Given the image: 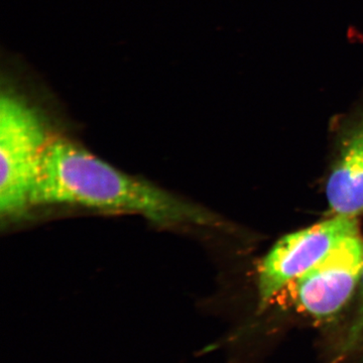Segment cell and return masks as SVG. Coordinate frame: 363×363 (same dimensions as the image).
<instances>
[{"instance_id":"6da1fadb","label":"cell","mask_w":363,"mask_h":363,"mask_svg":"<svg viewBox=\"0 0 363 363\" xmlns=\"http://www.w3.org/2000/svg\"><path fill=\"white\" fill-rule=\"evenodd\" d=\"M52 205L140 215L162 226L214 222L201 208L119 171L59 135L49 143L32 196V207Z\"/></svg>"},{"instance_id":"7a4b0ae2","label":"cell","mask_w":363,"mask_h":363,"mask_svg":"<svg viewBox=\"0 0 363 363\" xmlns=\"http://www.w3.org/2000/svg\"><path fill=\"white\" fill-rule=\"evenodd\" d=\"M48 88L18 60L2 64L0 101V212L13 218L32 196L55 133L43 108Z\"/></svg>"},{"instance_id":"3957f363","label":"cell","mask_w":363,"mask_h":363,"mask_svg":"<svg viewBox=\"0 0 363 363\" xmlns=\"http://www.w3.org/2000/svg\"><path fill=\"white\" fill-rule=\"evenodd\" d=\"M362 272L363 240L358 233L339 241L315 266L289 281L272 301L285 298L298 312L318 321H330L350 302Z\"/></svg>"},{"instance_id":"277c9868","label":"cell","mask_w":363,"mask_h":363,"mask_svg":"<svg viewBox=\"0 0 363 363\" xmlns=\"http://www.w3.org/2000/svg\"><path fill=\"white\" fill-rule=\"evenodd\" d=\"M355 233L354 217L337 216L281 238L257 269L260 308L271 304L289 281L315 266L339 241Z\"/></svg>"},{"instance_id":"5b68a950","label":"cell","mask_w":363,"mask_h":363,"mask_svg":"<svg viewBox=\"0 0 363 363\" xmlns=\"http://www.w3.org/2000/svg\"><path fill=\"white\" fill-rule=\"evenodd\" d=\"M342 138L326 195L337 216L354 217L363 211V111L350 121Z\"/></svg>"},{"instance_id":"8992f818","label":"cell","mask_w":363,"mask_h":363,"mask_svg":"<svg viewBox=\"0 0 363 363\" xmlns=\"http://www.w3.org/2000/svg\"><path fill=\"white\" fill-rule=\"evenodd\" d=\"M362 346H363V272L362 303H360L359 308H358L357 317H355L354 321L351 324L347 334L344 338L342 345L340 347V353L342 355L348 354V353L359 350Z\"/></svg>"}]
</instances>
